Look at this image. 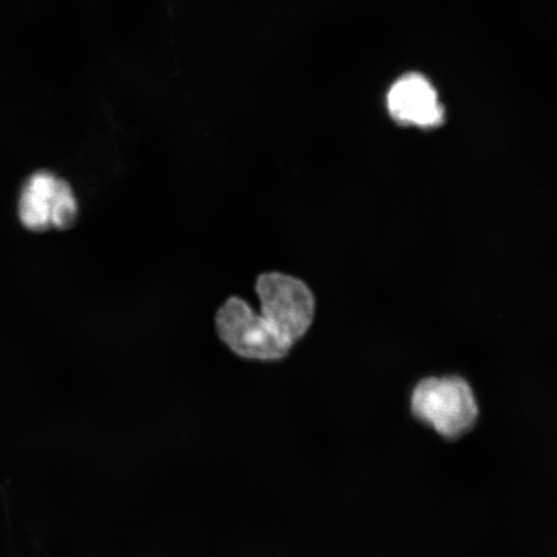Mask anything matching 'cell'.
Here are the masks:
<instances>
[{
  "label": "cell",
  "instance_id": "1",
  "mask_svg": "<svg viewBox=\"0 0 557 557\" xmlns=\"http://www.w3.org/2000/svg\"><path fill=\"white\" fill-rule=\"evenodd\" d=\"M410 409L418 421L445 438H458L475 426L479 406L468 381L458 375L421 381L410 396Z\"/></svg>",
  "mask_w": 557,
  "mask_h": 557
},
{
  "label": "cell",
  "instance_id": "2",
  "mask_svg": "<svg viewBox=\"0 0 557 557\" xmlns=\"http://www.w3.org/2000/svg\"><path fill=\"white\" fill-rule=\"evenodd\" d=\"M256 292L263 322L292 350L315 317V297L308 284L295 276L268 273L257 278Z\"/></svg>",
  "mask_w": 557,
  "mask_h": 557
},
{
  "label": "cell",
  "instance_id": "3",
  "mask_svg": "<svg viewBox=\"0 0 557 557\" xmlns=\"http://www.w3.org/2000/svg\"><path fill=\"white\" fill-rule=\"evenodd\" d=\"M219 337L239 358L256 361H278L290 348L271 331L259 313L242 298L232 297L215 315Z\"/></svg>",
  "mask_w": 557,
  "mask_h": 557
},
{
  "label": "cell",
  "instance_id": "4",
  "mask_svg": "<svg viewBox=\"0 0 557 557\" xmlns=\"http://www.w3.org/2000/svg\"><path fill=\"white\" fill-rule=\"evenodd\" d=\"M79 214L72 186L52 172L39 171L27 178L18 201V218L32 232L67 228Z\"/></svg>",
  "mask_w": 557,
  "mask_h": 557
},
{
  "label": "cell",
  "instance_id": "5",
  "mask_svg": "<svg viewBox=\"0 0 557 557\" xmlns=\"http://www.w3.org/2000/svg\"><path fill=\"white\" fill-rule=\"evenodd\" d=\"M387 108L400 124L434 128L444 122L445 110L436 89L421 74L409 73L396 81L388 90Z\"/></svg>",
  "mask_w": 557,
  "mask_h": 557
}]
</instances>
